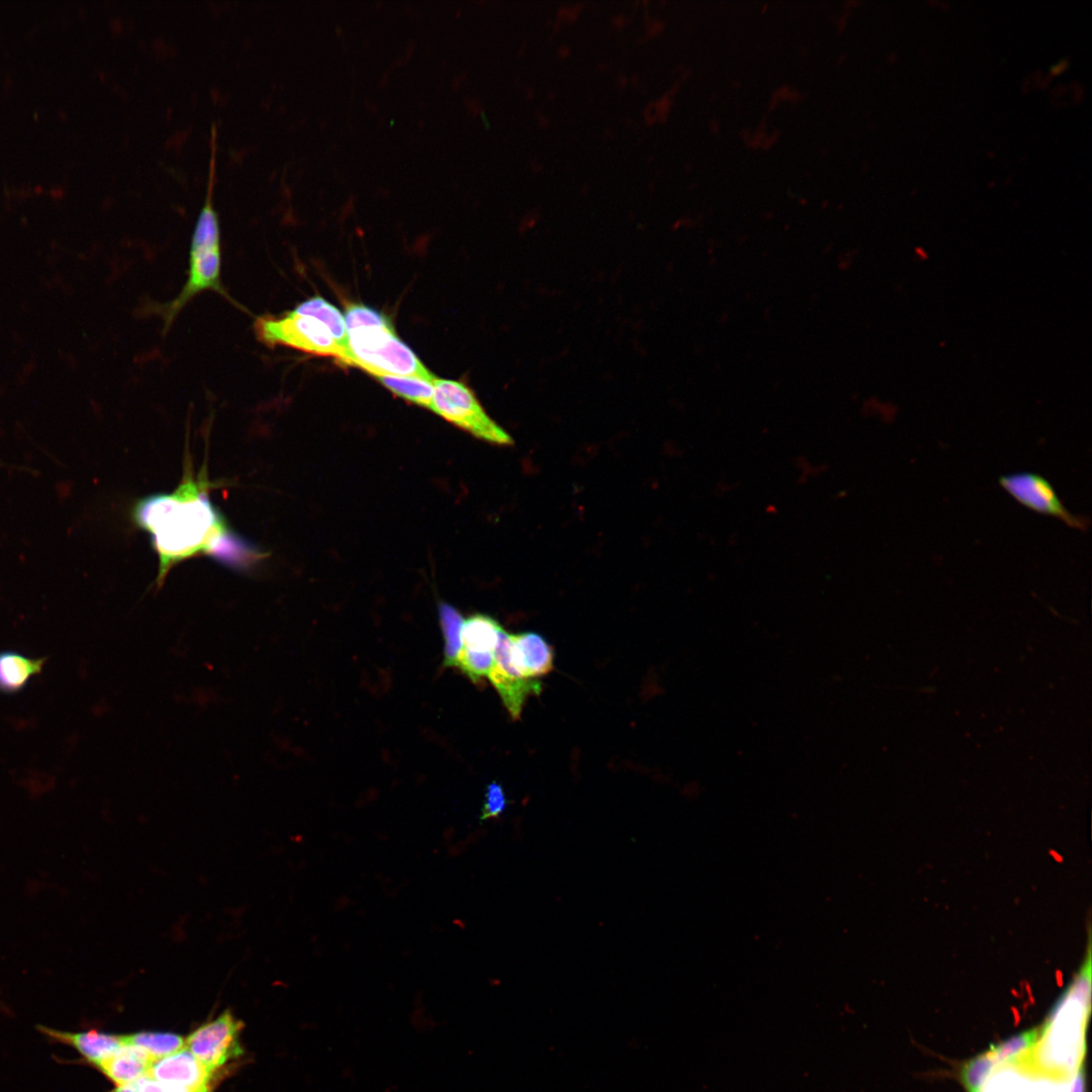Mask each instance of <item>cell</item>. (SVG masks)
I'll list each match as a JSON object with an SVG mask.
<instances>
[{
	"mask_svg": "<svg viewBox=\"0 0 1092 1092\" xmlns=\"http://www.w3.org/2000/svg\"><path fill=\"white\" fill-rule=\"evenodd\" d=\"M1040 1034V1027L1033 1028L1009 1037L989 1050L996 1064L1004 1065L1029 1051Z\"/></svg>",
	"mask_w": 1092,
	"mask_h": 1092,
	"instance_id": "20",
	"label": "cell"
},
{
	"mask_svg": "<svg viewBox=\"0 0 1092 1092\" xmlns=\"http://www.w3.org/2000/svg\"><path fill=\"white\" fill-rule=\"evenodd\" d=\"M507 804L508 801L503 787L495 782L490 783L486 788L481 818L497 817L505 811Z\"/></svg>",
	"mask_w": 1092,
	"mask_h": 1092,
	"instance_id": "24",
	"label": "cell"
},
{
	"mask_svg": "<svg viewBox=\"0 0 1092 1092\" xmlns=\"http://www.w3.org/2000/svg\"><path fill=\"white\" fill-rule=\"evenodd\" d=\"M500 628L499 623L487 615L476 614L469 617L462 626L463 648L493 652Z\"/></svg>",
	"mask_w": 1092,
	"mask_h": 1092,
	"instance_id": "16",
	"label": "cell"
},
{
	"mask_svg": "<svg viewBox=\"0 0 1092 1092\" xmlns=\"http://www.w3.org/2000/svg\"><path fill=\"white\" fill-rule=\"evenodd\" d=\"M430 410L472 436L496 445L513 444L512 437L484 411L464 383L437 378Z\"/></svg>",
	"mask_w": 1092,
	"mask_h": 1092,
	"instance_id": "6",
	"label": "cell"
},
{
	"mask_svg": "<svg viewBox=\"0 0 1092 1092\" xmlns=\"http://www.w3.org/2000/svg\"><path fill=\"white\" fill-rule=\"evenodd\" d=\"M253 330L257 340L269 348L283 346L309 354L335 357L349 365V356L335 341L330 330L313 316L294 310L280 315L256 317Z\"/></svg>",
	"mask_w": 1092,
	"mask_h": 1092,
	"instance_id": "5",
	"label": "cell"
},
{
	"mask_svg": "<svg viewBox=\"0 0 1092 1092\" xmlns=\"http://www.w3.org/2000/svg\"><path fill=\"white\" fill-rule=\"evenodd\" d=\"M138 1092H205L159 1082L145 1075L135 1081Z\"/></svg>",
	"mask_w": 1092,
	"mask_h": 1092,
	"instance_id": "25",
	"label": "cell"
},
{
	"mask_svg": "<svg viewBox=\"0 0 1092 1092\" xmlns=\"http://www.w3.org/2000/svg\"><path fill=\"white\" fill-rule=\"evenodd\" d=\"M122 1043L145 1051L154 1061L185 1048L182 1036L170 1032H138L121 1035Z\"/></svg>",
	"mask_w": 1092,
	"mask_h": 1092,
	"instance_id": "18",
	"label": "cell"
},
{
	"mask_svg": "<svg viewBox=\"0 0 1092 1092\" xmlns=\"http://www.w3.org/2000/svg\"><path fill=\"white\" fill-rule=\"evenodd\" d=\"M293 310L300 314L313 316L327 326L335 341L349 356L348 332L344 315L337 307L326 299L315 296L299 303Z\"/></svg>",
	"mask_w": 1092,
	"mask_h": 1092,
	"instance_id": "15",
	"label": "cell"
},
{
	"mask_svg": "<svg viewBox=\"0 0 1092 1092\" xmlns=\"http://www.w3.org/2000/svg\"><path fill=\"white\" fill-rule=\"evenodd\" d=\"M511 658L522 676L539 678L552 670L554 653L542 636L524 632L511 634Z\"/></svg>",
	"mask_w": 1092,
	"mask_h": 1092,
	"instance_id": "12",
	"label": "cell"
},
{
	"mask_svg": "<svg viewBox=\"0 0 1092 1092\" xmlns=\"http://www.w3.org/2000/svg\"><path fill=\"white\" fill-rule=\"evenodd\" d=\"M998 483L1014 500L1032 512L1052 516L1082 532L1090 525L1087 517L1071 513L1053 484L1038 473L1022 471L1004 474L999 476Z\"/></svg>",
	"mask_w": 1092,
	"mask_h": 1092,
	"instance_id": "7",
	"label": "cell"
},
{
	"mask_svg": "<svg viewBox=\"0 0 1092 1092\" xmlns=\"http://www.w3.org/2000/svg\"><path fill=\"white\" fill-rule=\"evenodd\" d=\"M493 664V652H480L462 648L456 666L473 682L477 684L483 677L488 676Z\"/></svg>",
	"mask_w": 1092,
	"mask_h": 1092,
	"instance_id": "22",
	"label": "cell"
},
{
	"mask_svg": "<svg viewBox=\"0 0 1092 1092\" xmlns=\"http://www.w3.org/2000/svg\"><path fill=\"white\" fill-rule=\"evenodd\" d=\"M206 485L202 477H188L174 492L149 496L136 506L134 518L151 534L159 554V580L171 565L198 552L219 555L225 561L231 554L234 558L256 553L229 532L208 498Z\"/></svg>",
	"mask_w": 1092,
	"mask_h": 1092,
	"instance_id": "1",
	"label": "cell"
},
{
	"mask_svg": "<svg viewBox=\"0 0 1092 1092\" xmlns=\"http://www.w3.org/2000/svg\"><path fill=\"white\" fill-rule=\"evenodd\" d=\"M48 657H29L14 650L0 651V693L13 695L21 692L30 679L39 674Z\"/></svg>",
	"mask_w": 1092,
	"mask_h": 1092,
	"instance_id": "13",
	"label": "cell"
},
{
	"mask_svg": "<svg viewBox=\"0 0 1092 1092\" xmlns=\"http://www.w3.org/2000/svg\"><path fill=\"white\" fill-rule=\"evenodd\" d=\"M348 332L350 364L371 375L412 376L434 382L417 355L396 336L392 326L358 327Z\"/></svg>",
	"mask_w": 1092,
	"mask_h": 1092,
	"instance_id": "4",
	"label": "cell"
},
{
	"mask_svg": "<svg viewBox=\"0 0 1092 1092\" xmlns=\"http://www.w3.org/2000/svg\"><path fill=\"white\" fill-rule=\"evenodd\" d=\"M387 389L415 404L430 408L434 382L412 376L374 375Z\"/></svg>",
	"mask_w": 1092,
	"mask_h": 1092,
	"instance_id": "17",
	"label": "cell"
},
{
	"mask_svg": "<svg viewBox=\"0 0 1092 1092\" xmlns=\"http://www.w3.org/2000/svg\"><path fill=\"white\" fill-rule=\"evenodd\" d=\"M439 617L445 640L444 665L456 666L463 648L461 633L464 619L454 607L447 603L439 605Z\"/></svg>",
	"mask_w": 1092,
	"mask_h": 1092,
	"instance_id": "19",
	"label": "cell"
},
{
	"mask_svg": "<svg viewBox=\"0 0 1092 1092\" xmlns=\"http://www.w3.org/2000/svg\"><path fill=\"white\" fill-rule=\"evenodd\" d=\"M493 657L494 664L487 677L512 718L519 719L526 700L541 693L542 681L539 678L524 677L515 668L511 658V634L503 627L498 631Z\"/></svg>",
	"mask_w": 1092,
	"mask_h": 1092,
	"instance_id": "9",
	"label": "cell"
},
{
	"mask_svg": "<svg viewBox=\"0 0 1092 1092\" xmlns=\"http://www.w3.org/2000/svg\"><path fill=\"white\" fill-rule=\"evenodd\" d=\"M1069 1092H1085V1077L1083 1068L1080 1069L1073 1077L1070 1083Z\"/></svg>",
	"mask_w": 1092,
	"mask_h": 1092,
	"instance_id": "26",
	"label": "cell"
},
{
	"mask_svg": "<svg viewBox=\"0 0 1092 1092\" xmlns=\"http://www.w3.org/2000/svg\"><path fill=\"white\" fill-rule=\"evenodd\" d=\"M37 1029L52 1040L73 1048L83 1060L98 1067L123 1045L121 1035L95 1029L67 1031L39 1025Z\"/></svg>",
	"mask_w": 1092,
	"mask_h": 1092,
	"instance_id": "11",
	"label": "cell"
},
{
	"mask_svg": "<svg viewBox=\"0 0 1092 1092\" xmlns=\"http://www.w3.org/2000/svg\"><path fill=\"white\" fill-rule=\"evenodd\" d=\"M1091 972L1089 939L1078 973L1040 1027L1035 1044L1008 1064L1053 1081H1067L1083 1068L1091 1010Z\"/></svg>",
	"mask_w": 1092,
	"mask_h": 1092,
	"instance_id": "2",
	"label": "cell"
},
{
	"mask_svg": "<svg viewBox=\"0 0 1092 1092\" xmlns=\"http://www.w3.org/2000/svg\"><path fill=\"white\" fill-rule=\"evenodd\" d=\"M241 1029L242 1022L230 1011H224L191 1032L185 1040V1046L203 1066L214 1073L243 1054L239 1041Z\"/></svg>",
	"mask_w": 1092,
	"mask_h": 1092,
	"instance_id": "8",
	"label": "cell"
},
{
	"mask_svg": "<svg viewBox=\"0 0 1092 1092\" xmlns=\"http://www.w3.org/2000/svg\"><path fill=\"white\" fill-rule=\"evenodd\" d=\"M134 1083L117 1086L113 1092H138Z\"/></svg>",
	"mask_w": 1092,
	"mask_h": 1092,
	"instance_id": "27",
	"label": "cell"
},
{
	"mask_svg": "<svg viewBox=\"0 0 1092 1092\" xmlns=\"http://www.w3.org/2000/svg\"><path fill=\"white\" fill-rule=\"evenodd\" d=\"M347 331L358 327H389L388 318L379 311L362 304L349 305L344 315Z\"/></svg>",
	"mask_w": 1092,
	"mask_h": 1092,
	"instance_id": "23",
	"label": "cell"
},
{
	"mask_svg": "<svg viewBox=\"0 0 1092 1092\" xmlns=\"http://www.w3.org/2000/svg\"><path fill=\"white\" fill-rule=\"evenodd\" d=\"M216 128L211 127L210 159L204 203L198 213L190 242L186 282L177 297L164 307L165 325L169 327L177 314L196 295L215 291L225 297L221 282V243L219 218L214 207Z\"/></svg>",
	"mask_w": 1092,
	"mask_h": 1092,
	"instance_id": "3",
	"label": "cell"
},
{
	"mask_svg": "<svg viewBox=\"0 0 1092 1092\" xmlns=\"http://www.w3.org/2000/svg\"><path fill=\"white\" fill-rule=\"evenodd\" d=\"M153 1061L142 1049L123 1044L97 1069L117 1086H122L134 1083L145 1076Z\"/></svg>",
	"mask_w": 1092,
	"mask_h": 1092,
	"instance_id": "14",
	"label": "cell"
},
{
	"mask_svg": "<svg viewBox=\"0 0 1092 1092\" xmlns=\"http://www.w3.org/2000/svg\"><path fill=\"white\" fill-rule=\"evenodd\" d=\"M996 1065L990 1051L978 1055L965 1063L961 1077L967 1092H982L987 1078Z\"/></svg>",
	"mask_w": 1092,
	"mask_h": 1092,
	"instance_id": "21",
	"label": "cell"
},
{
	"mask_svg": "<svg viewBox=\"0 0 1092 1092\" xmlns=\"http://www.w3.org/2000/svg\"><path fill=\"white\" fill-rule=\"evenodd\" d=\"M146 1075L162 1083L210 1092L213 1073L184 1048L153 1061Z\"/></svg>",
	"mask_w": 1092,
	"mask_h": 1092,
	"instance_id": "10",
	"label": "cell"
}]
</instances>
